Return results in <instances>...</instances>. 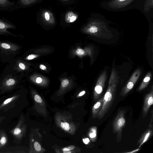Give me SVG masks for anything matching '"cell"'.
<instances>
[{
    "mask_svg": "<svg viewBox=\"0 0 153 153\" xmlns=\"http://www.w3.org/2000/svg\"><path fill=\"white\" fill-rule=\"evenodd\" d=\"M36 81L37 83H40L42 81V79L40 77H38L36 78Z\"/></svg>",
    "mask_w": 153,
    "mask_h": 153,
    "instance_id": "f546056e",
    "label": "cell"
},
{
    "mask_svg": "<svg viewBox=\"0 0 153 153\" xmlns=\"http://www.w3.org/2000/svg\"><path fill=\"white\" fill-rule=\"evenodd\" d=\"M89 32L91 33H95L98 30V28L96 26H93L91 27L88 29Z\"/></svg>",
    "mask_w": 153,
    "mask_h": 153,
    "instance_id": "e0dca14e",
    "label": "cell"
},
{
    "mask_svg": "<svg viewBox=\"0 0 153 153\" xmlns=\"http://www.w3.org/2000/svg\"><path fill=\"white\" fill-rule=\"evenodd\" d=\"M83 142L86 144H88L90 142V140L88 138L83 139Z\"/></svg>",
    "mask_w": 153,
    "mask_h": 153,
    "instance_id": "83f0119b",
    "label": "cell"
},
{
    "mask_svg": "<svg viewBox=\"0 0 153 153\" xmlns=\"http://www.w3.org/2000/svg\"><path fill=\"white\" fill-rule=\"evenodd\" d=\"M153 134V127H148L137 141V145L139 148L151 138Z\"/></svg>",
    "mask_w": 153,
    "mask_h": 153,
    "instance_id": "ba28073f",
    "label": "cell"
},
{
    "mask_svg": "<svg viewBox=\"0 0 153 153\" xmlns=\"http://www.w3.org/2000/svg\"><path fill=\"white\" fill-rule=\"evenodd\" d=\"M19 66L20 68L22 70H24L25 68V65L22 63H19Z\"/></svg>",
    "mask_w": 153,
    "mask_h": 153,
    "instance_id": "484cf974",
    "label": "cell"
},
{
    "mask_svg": "<svg viewBox=\"0 0 153 153\" xmlns=\"http://www.w3.org/2000/svg\"><path fill=\"white\" fill-rule=\"evenodd\" d=\"M85 91H83L79 93V96H81L85 94Z\"/></svg>",
    "mask_w": 153,
    "mask_h": 153,
    "instance_id": "d6a6232c",
    "label": "cell"
},
{
    "mask_svg": "<svg viewBox=\"0 0 153 153\" xmlns=\"http://www.w3.org/2000/svg\"><path fill=\"white\" fill-rule=\"evenodd\" d=\"M153 110H152V115L151 117V120L150 122L149 123V125L148 126V127H153Z\"/></svg>",
    "mask_w": 153,
    "mask_h": 153,
    "instance_id": "7402d4cb",
    "label": "cell"
},
{
    "mask_svg": "<svg viewBox=\"0 0 153 153\" xmlns=\"http://www.w3.org/2000/svg\"><path fill=\"white\" fill-rule=\"evenodd\" d=\"M97 127L95 126L92 127L90 129L89 136L92 141H96L97 138Z\"/></svg>",
    "mask_w": 153,
    "mask_h": 153,
    "instance_id": "4fadbf2b",
    "label": "cell"
},
{
    "mask_svg": "<svg viewBox=\"0 0 153 153\" xmlns=\"http://www.w3.org/2000/svg\"><path fill=\"white\" fill-rule=\"evenodd\" d=\"M125 113L124 110H119L112 122L113 132L116 134V139L117 142L120 141L122 139L123 129L126 123Z\"/></svg>",
    "mask_w": 153,
    "mask_h": 153,
    "instance_id": "7a4b0ae2",
    "label": "cell"
},
{
    "mask_svg": "<svg viewBox=\"0 0 153 153\" xmlns=\"http://www.w3.org/2000/svg\"><path fill=\"white\" fill-rule=\"evenodd\" d=\"M106 71H104L99 76L94 88V99L97 101L100 97L102 92L106 79Z\"/></svg>",
    "mask_w": 153,
    "mask_h": 153,
    "instance_id": "5b68a950",
    "label": "cell"
},
{
    "mask_svg": "<svg viewBox=\"0 0 153 153\" xmlns=\"http://www.w3.org/2000/svg\"><path fill=\"white\" fill-rule=\"evenodd\" d=\"M70 150L69 149H68L67 147L66 148H65L63 149V151H68Z\"/></svg>",
    "mask_w": 153,
    "mask_h": 153,
    "instance_id": "8d00e7d4",
    "label": "cell"
},
{
    "mask_svg": "<svg viewBox=\"0 0 153 153\" xmlns=\"http://www.w3.org/2000/svg\"><path fill=\"white\" fill-rule=\"evenodd\" d=\"M126 0H116L117 2H123L124 1H126Z\"/></svg>",
    "mask_w": 153,
    "mask_h": 153,
    "instance_id": "e575fe53",
    "label": "cell"
},
{
    "mask_svg": "<svg viewBox=\"0 0 153 153\" xmlns=\"http://www.w3.org/2000/svg\"><path fill=\"white\" fill-rule=\"evenodd\" d=\"M114 71H112L109 79L108 85L103 96L102 106L98 116L99 119L102 118L108 113L115 99L117 80Z\"/></svg>",
    "mask_w": 153,
    "mask_h": 153,
    "instance_id": "6da1fadb",
    "label": "cell"
},
{
    "mask_svg": "<svg viewBox=\"0 0 153 153\" xmlns=\"http://www.w3.org/2000/svg\"><path fill=\"white\" fill-rule=\"evenodd\" d=\"M40 68L42 70H45L46 69V67L44 65L41 64L39 65Z\"/></svg>",
    "mask_w": 153,
    "mask_h": 153,
    "instance_id": "4dcf8cb0",
    "label": "cell"
},
{
    "mask_svg": "<svg viewBox=\"0 0 153 153\" xmlns=\"http://www.w3.org/2000/svg\"><path fill=\"white\" fill-rule=\"evenodd\" d=\"M36 56V55L34 54H30L29 55L27 58V59L28 60H31L35 58Z\"/></svg>",
    "mask_w": 153,
    "mask_h": 153,
    "instance_id": "d4e9b609",
    "label": "cell"
},
{
    "mask_svg": "<svg viewBox=\"0 0 153 153\" xmlns=\"http://www.w3.org/2000/svg\"><path fill=\"white\" fill-rule=\"evenodd\" d=\"M1 46L3 48L6 49H10V46L9 45L5 43H2L1 44Z\"/></svg>",
    "mask_w": 153,
    "mask_h": 153,
    "instance_id": "cb8c5ba5",
    "label": "cell"
},
{
    "mask_svg": "<svg viewBox=\"0 0 153 153\" xmlns=\"http://www.w3.org/2000/svg\"><path fill=\"white\" fill-rule=\"evenodd\" d=\"M141 73L140 69L136 70L133 74L126 85L122 88L120 94L121 96H125L134 87Z\"/></svg>",
    "mask_w": 153,
    "mask_h": 153,
    "instance_id": "277c9868",
    "label": "cell"
},
{
    "mask_svg": "<svg viewBox=\"0 0 153 153\" xmlns=\"http://www.w3.org/2000/svg\"><path fill=\"white\" fill-rule=\"evenodd\" d=\"M35 100L38 102L41 103L42 102V100L40 96L38 95H36L34 97Z\"/></svg>",
    "mask_w": 153,
    "mask_h": 153,
    "instance_id": "44dd1931",
    "label": "cell"
},
{
    "mask_svg": "<svg viewBox=\"0 0 153 153\" xmlns=\"http://www.w3.org/2000/svg\"><path fill=\"white\" fill-rule=\"evenodd\" d=\"M5 117L4 116H0V124L4 119Z\"/></svg>",
    "mask_w": 153,
    "mask_h": 153,
    "instance_id": "1f68e13d",
    "label": "cell"
},
{
    "mask_svg": "<svg viewBox=\"0 0 153 153\" xmlns=\"http://www.w3.org/2000/svg\"><path fill=\"white\" fill-rule=\"evenodd\" d=\"M63 153H71V152L70 150L66 151H63Z\"/></svg>",
    "mask_w": 153,
    "mask_h": 153,
    "instance_id": "d590c367",
    "label": "cell"
},
{
    "mask_svg": "<svg viewBox=\"0 0 153 153\" xmlns=\"http://www.w3.org/2000/svg\"><path fill=\"white\" fill-rule=\"evenodd\" d=\"M69 83V81L67 79H65L62 81L61 83V85L63 87L67 86Z\"/></svg>",
    "mask_w": 153,
    "mask_h": 153,
    "instance_id": "ffe728a7",
    "label": "cell"
},
{
    "mask_svg": "<svg viewBox=\"0 0 153 153\" xmlns=\"http://www.w3.org/2000/svg\"><path fill=\"white\" fill-rule=\"evenodd\" d=\"M15 83V81L14 79H10L7 80L6 82V85L7 86H11L13 85Z\"/></svg>",
    "mask_w": 153,
    "mask_h": 153,
    "instance_id": "2e32d148",
    "label": "cell"
},
{
    "mask_svg": "<svg viewBox=\"0 0 153 153\" xmlns=\"http://www.w3.org/2000/svg\"><path fill=\"white\" fill-rule=\"evenodd\" d=\"M74 146H70L69 147H68L67 148L68 149H69V150H72L73 149H74Z\"/></svg>",
    "mask_w": 153,
    "mask_h": 153,
    "instance_id": "836d02e7",
    "label": "cell"
},
{
    "mask_svg": "<svg viewBox=\"0 0 153 153\" xmlns=\"http://www.w3.org/2000/svg\"><path fill=\"white\" fill-rule=\"evenodd\" d=\"M19 96L16 95L6 100L0 105V110L4 112L13 107Z\"/></svg>",
    "mask_w": 153,
    "mask_h": 153,
    "instance_id": "52a82bcc",
    "label": "cell"
},
{
    "mask_svg": "<svg viewBox=\"0 0 153 153\" xmlns=\"http://www.w3.org/2000/svg\"><path fill=\"white\" fill-rule=\"evenodd\" d=\"M8 137L6 131L2 129L0 130V150L7 144Z\"/></svg>",
    "mask_w": 153,
    "mask_h": 153,
    "instance_id": "30bf717a",
    "label": "cell"
},
{
    "mask_svg": "<svg viewBox=\"0 0 153 153\" xmlns=\"http://www.w3.org/2000/svg\"><path fill=\"white\" fill-rule=\"evenodd\" d=\"M12 27V26L0 20V29H5L7 28Z\"/></svg>",
    "mask_w": 153,
    "mask_h": 153,
    "instance_id": "5bb4252c",
    "label": "cell"
},
{
    "mask_svg": "<svg viewBox=\"0 0 153 153\" xmlns=\"http://www.w3.org/2000/svg\"><path fill=\"white\" fill-rule=\"evenodd\" d=\"M152 76L151 72H149L146 75L138 89V91H140L145 89L148 85Z\"/></svg>",
    "mask_w": 153,
    "mask_h": 153,
    "instance_id": "8fae6325",
    "label": "cell"
},
{
    "mask_svg": "<svg viewBox=\"0 0 153 153\" xmlns=\"http://www.w3.org/2000/svg\"><path fill=\"white\" fill-rule=\"evenodd\" d=\"M45 18L47 20H48L50 19L49 14L47 12H46L45 13Z\"/></svg>",
    "mask_w": 153,
    "mask_h": 153,
    "instance_id": "4316f807",
    "label": "cell"
},
{
    "mask_svg": "<svg viewBox=\"0 0 153 153\" xmlns=\"http://www.w3.org/2000/svg\"><path fill=\"white\" fill-rule=\"evenodd\" d=\"M77 18V16L71 11L67 13L65 17V20L67 22H74Z\"/></svg>",
    "mask_w": 153,
    "mask_h": 153,
    "instance_id": "7c38bea8",
    "label": "cell"
},
{
    "mask_svg": "<svg viewBox=\"0 0 153 153\" xmlns=\"http://www.w3.org/2000/svg\"><path fill=\"white\" fill-rule=\"evenodd\" d=\"M103 100V96L100 97L93 106L92 114L94 119L98 117L102 106Z\"/></svg>",
    "mask_w": 153,
    "mask_h": 153,
    "instance_id": "9c48e42d",
    "label": "cell"
},
{
    "mask_svg": "<svg viewBox=\"0 0 153 153\" xmlns=\"http://www.w3.org/2000/svg\"><path fill=\"white\" fill-rule=\"evenodd\" d=\"M61 127L65 130L68 131L70 129L69 124L67 123H63L62 122L61 123Z\"/></svg>",
    "mask_w": 153,
    "mask_h": 153,
    "instance_id": "ac0fdd59",
    "label": "cell"
},
{
    "mask_svg": "<svg viewBox=\"0 0 153 153\" xmlns=\"http://www.w3.org/2000/svg\"><path fill=\"white\" fill-rule=\"evenodd\" d=\"M25 128L23 117L21 115L17 125L9 131L13 137V142L17 144L21 143L25 134Z\"/></svg>",
    "mask_w": 153,
    "mask_h": 153,
    "instance_id": "3957f363",
    "label": "cell"
},
{
    "mask_svg": "<svg viewBox=\"0 0 153 153\" xmlns=\"http://www.w3.org/2000/svg\"><path fill=\"white\" fill-rule=\"evenodd\" d=\"M12 4L8 0H0V7H6Z\"/></svg>",
    "mask_w": 153,
    "mask_h": 153,
    "instance_id": "9a60e30c",
    "label": "cell"
},
{
    "mask_svg": "<svg viewBox=\"0 0 153 153\" xmlns=\"http://www.w3.org/2000/svg\"><path fill=\"white\" fill-rule=\"evenodd\" d=\"M140 148H138V149H136L135 150H133V151H131L130 152H126V153H135L138 151L140 150Z\"/></svg>",
    "mask_w": 153,
    "mask_h": 153,
    "instance_id": "f1b7e54d",
    "label": "cell"
},
{
    "mask_svg": "<svg viewBox=\"0 0 153 153\" xmlns=\"http://www.w3.org/2000/svg\"><path fill=\"white\" fill-rule=\"evenodd\" d=\"M153 90L152 86L150 92L147 94L144 97L142 110V116L143 118L146 116L150 107L153 104Z\"/></svg>",
    "mask_w": 153,
    "mask_h": 153,
    "instance_id": "8992f818",
    "label": "cell"
},
{
    "mask_svg": "<svg viewBox=\"0 0 153 153\" xmlns=\"http://www.w3.org/2000/svg\"><path fill=\"white\" fill-rule=\"evenodd\" d=\"M76 53L80 55H82L84 53V51L81 49H78L76 51Z\"/></svg>",
    "mask_w": 153,
    "mask_h": 153,
    "instance_id": "603a6c76",
    "label": "cell"
},
{
    "mask_svg": "<svg viewBox=\"0 0 153 153\" xmlns=\"http://www.w3.org/2000/svg\"><path fill=\"white\" fill-rule=\"evenodd\" d=\"M34 146L35 149L38 151H40L41 149V146L39 143L37 142H36L34 144Z\"/></svg>",
    "mask_w": 153,
    "mask_h": 153,
    "instance_id": "d6986e66",
    "label": "cell"
}]
</instances>
